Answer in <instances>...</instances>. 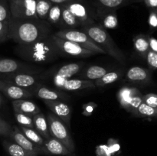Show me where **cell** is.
<instances>
[{
	"instance_id": "obj_1",
	"label": "cell",
	"mask_w": 157,
	"mask_h": 156,
	"mask_svg": "<svg viewBox=\"0 0 157 156\" xmlns=\"http://www.w3.org/2000/svg\"><path fill=\"white\" fill-rule=\"evenodd\" d=\"M50 24L47 21L18 19L11 17L9 19V39L18 44H26L36 41L51 34Z\"/></svg>"
},
{
	"instance_id": "obj_2",
	"label": "cell",
	"mask_w": 157,
	"mask_h": 156,
	"mask_svg": "<svg viewBox=\"0 0 157 156\" xmlns=\"http://www.w3.org/2000/svg\"><path fill=\"white\" fill-rule=\"evenodd\" d=\"M53 34L36 41L26 44H18L16 53L21 59L32 63L44 64L55 61L61 55L54 41Z\"/></svg>"
},
{
	"instance_id": "obj_3",
	"label": "cell",
	"mask_w": 157,
	"mask_h": 156,
	"mask_svg": "<svg viewBox=\"0 0 157 156\" xmlns=\"http://www.w3.org/2000/svg\"><path fill=\"white\" fill-rule=\"evenodd\" d=\"M81 31L88 35L89 38L98 47L103 49L106 54L111 56L121 64H125L126 58L124 54L117 45L106 28H104L101 24L94 22L81 26Z\"/></svg>"
},
{
	"instance_id": "obj_4",
	"label": "cell",
	"mask_w": 157,
	"mask_h": 156,
	"mask_svg": "<svg viewBox=\"0 0 157 156\" xmlns=\"http://www.w3.org/2000/svg\"><path fill=\"white\" fill-rule=\"evenodd\" d=\"M47 121L50 136L60 141L71 153L74 152L75 150V143L67 125L52 113H48Z\"/></svg>"
},
{
	"instance_id": "obj_5",
	"label": "cell",
	"mask_w": 157,
	"mask_h": 156,
	"mask_svg": "<svg viewBox=\"0 0 157 156\" xmlns=\"http://www.w3.org/2000/svg\"><path fill=\"white\" fill-rule=\"evenodd\" d=\"M54 35L58 38H62V39L73 41V42L79 44L81 47L94 52L96 54H106V52L103 49L98 47L89 38L88 35H86L82 31H78L75 30V29H64V30L58 31Z\"/></svg>"
},
{
	"instance_id": "obj_6",
	"label": "cell",
	"mask_w": 157,
	"mask_h": 156,
	"mask_svg": "<svg viewBox=\"0 0 157 156\" xmlns=\"http://www.w3.org/2000/svg\"><path fill=\"white\" fill-rule=\"evenodd\" d=\"M9 6L12 18L39 20L36 15V0H9Z\"/></svg>"
},
{
	"instance_id": "obj_7",
	"label": "cell",
	"mask_w": 157,
	"mask_h": 156,
	"mask_svg": "<svg viewBox=\"0 0 157 156\" xmlns=\"http://www.w3.org/2000/svg\"><path fill=\"white\" fill-rule=\"evenodd\" d=\"M54 41L56 44L58 50L61 52V55L64 54L67 56L78 57V58H86L94 55L96 54L90 50L81 47L79 44L73 42V41H67V40L62 39L61 38L55 36L53 34Z\"/></svg>"
},
{
	"instance_id": "obj_8",
	"label": "cell",
	"mask_w": 157,
	"mask_h": 156,
	"mask_svg": "<svg viewBox=\"0 0 157 156\" xmlns=\"http://www.w3.org/2000/svg\"><path fill=\"white\" fill-rule=\"evenodd\" d=\"M65 5L79 21L81 26L96 22L93 12L83 0H71Z\"/></svg>"
},
{
	"instance_id": "obj_9",
	"label": "cell",
	"mask_w": 157,
	"mask_h": 156,
	"mask_svg": "<svg viewBox=\"0 0 157 156\" xmlns=\"http://www.w3.org/2000/svg\"><path fill=\"white\" fill-rule=\"evenodd\" d=\"M84 64L83 63H71L65 64L58 69V71L54 75L53 82L55 86L60 90H62L64 83L71 77L81 71Z\"/></svg>"
},
{
	"instance_id": "obj_10",
	"label": "cell",
	"mask_w": 157,
	"mask_h": 156,
	"mask_svg": "<svg viewBox=\"0 0 157 156\" xmlns=\"http://www.w3.org/2000/svg\"><path fill=\"white\" fill-rule=\"evenodd\" d=\"M17 72H26V73H35L31 70L30 67L18 61L9 59V58L0 59V79H2L8 75L17 73Z\"/></svg>"
},
{
	"instance_id": "obj_11",
	"label": "cell",
	"mask_w": 157,
	"mask_h": 156,
	"mask_svg": "<svg viewBox=\"0 0 157 156\" xmlns=\"http://www.w3.org/2000/svg\"><path fill=\"white\" fill-rule=\"evenodd\" d=\"M0 92H2L9 99H14V100L25 99L28 98H31L33 96L32 92L29 91L28 89L18 87L1 79H0Z\"/></svg>"
},
{
	"instance_id": "obj_12",
	"label": "cell",
	"mask_w": 157,
	"mask_h": 156,
	"mask_svg": "<svg viewBox=\"0 0 157 156\" xmlns=\"http://www.w3.org/2000/svg\"><path fill=\"white\" fill-rule=\"evenodd\" d=\"M48 108L54 115L59 118L67 128L70 127L71 110L70 106L61 100H44Z\"/></svg>"
},
{
	"instance_id": "obj_13",
	"label": "cell",
	"mask_w": 157,
	"mask_h": 156,
	"mask_svg": "<svg viewBox=\"0 0 157 156\" xmlns=\"http://www.w3.org/2000/svg\"><path fill=\"white\" fill-rule=\"evenodd\" d=\"M9 138L14 142L18 144V145H20L21 148H23L29 152L33 153L37 155L39 154H43L41 147L36 145L33 142H31L28 138H26V136L20 130L19 127H17L16 125L12 126V132Z\"/></svg>"
},
{
	"instance_id": "obj_14",
	"label": "cell",
	"mask_w": 157,
	"mask_h": 156,
	"mask_svg": "<svg viewBox=\"0 0 157 156\" xmlns=\"http://www.w3.org/2000/svg\"><path fill=\"white\" fill-rule=\"evenodd\" d=\"M1 80H4L11 83L15 86H18V87L27 89L29 87L35 86L37 84L38 77L35 75H32L30 73L17 72V73L8 75L6 77Z\"/></svg>"
},
{
	"instance_id": "obj_15",
	"label": "cell",
	"mask_w": 157,
	"mask_h": 156,
	"mask_svg": "<svg viewBox=\"0 0 157 156\" xmlns=\"http://www.w3.org/2000/svg\"><path fill=\"white\" fill-rule=\"evenodd\" d=\"M126 78L127 80L134 84H146L151 80V74L147 69L135 66L127 70Z\"/></svg>"
},
{
	"instance_id": "obj_16",
	"label": "cell",
	"mask_w": 157,
	"mask_h": 156,
	"mask_svg": "<svg viewBox=\"0 0 157 156\" xmlns=\"http://www.w3.org/2000/svg\"><path fill=\"white\" fill-rule=\"evenodd\" d=\"M41 148L43 154L55 155H65L71 154V151L60 141L52 136L44 140Z\"/></svg>"
},
{
	"instance_id": "obj_17",
	"label": "cell",
	"mask_w": 157,
	"mask_h": 156,
	"mask_svg": "<svg viewBox=\"0 0 157 156\" xmlns=\"http://www.w3.org/2000/svg\"><path fill=\"white\" fill-rule=\"evenodd\" d=\"M32 94L36 95L37 97L43 100H62L67 99V96L60 91L51 90L43 86L38 85L34 88Z\"/></svg>"
},
{
	"instance_id": "obj_18",
	"label": "cell",
	"mask_w": 157,
	"mask_h": 156,
	"mask_svg": "<svg viewBox=\"0 0 157 156\" xmlns=\"http://www.w3.org/2000/svg\"><path fill=\"white\" fill-rule=\"evenodd\" d=\"M12 106H13L14 112H18V113L32 116V117L41 112L39 107L37 106L36 103L32 101L26 100V99L14 100L12 102Z\"/></svg>"
},
{
	"instance_id": "obj_19",
	"label": "cell",
	"mask_w": 157,
	"mask_h": 156,
	"mask_svg": "<svg viewBox=\"0 0 157 156\" xmlns=\"http://www.w3.org/2000/svg\"><path fill=\"white\" fill-rule=\"evenodd\" d=\"M33 119L34 128L44 138L47 139L51 137L50 132L48 129V124L47 118L45 117L42 113H38L32 117Z\"/></svg>"
},
{
	"instance_id": "obj_20",
	"label": "cell",
	"mask_w": 157,
	"mask_h": 156,
	"mask_svg": "<svg viewBox=\"0 0 157 156\" xmlns=\"http://www.w3.org/2000/svg\"><path fill=\"white\" fill-rule=\"evenodd\" d=\"M107 70L104 67L94 65L86 68L84 71L81 72L78 74V77L82 78L83 80H97L102 77L104 74L107 73Z\"/></svg>"
},
{
	"instance_id": "obj_21",
	"label": "cell",
	"mask_w": 157,
	"mask_h": 156,
	"mask_svg": "<svg viewBox=\"0 0 157 156\" xmlns=\"http://www.w3.org/2000/svg\"><path fill=\"white\" fill-rule=\"evenodd\" d=\"M95 87L96 86L92 80L83 79H69L64 83L62 90L75 91V90H84V89L92 88Z\"/></svg>"
},
{
	"instance_id": "obj_22",
	"label": "cell",
	"mask_w": 157,
	"mask_h": 156,
	"mask_svg": "<svg viewBox=\"0 0 157 156\" xmlns=\"http://www.w3.org/2000/svg\"><path fill=\"white\" fill-rule=\"evenodd\" d=\"M140 93H141L138 89L134 88V87H124L120 89L117 96V99L121 106L124 110H127L129 102H130L132 98Z\"/></svg>"
},
{
	"instance_id": "obj_23",
	"label": "cell",
	"mask_w": 157,
	"mask_h": 156,
	"mask_svg": "<svg viewBox=\"0 0 157 156\" xmlns=\"http://www.w3.org/2000/svg\"><path fill=\"white\" fill-rule=\"evenodd\" d=\"M61 18L64 29H73L81 26V23L75 18L65 4L61 5Z\"/></svg>"
},
{
	"instance_id": "obj_24",
	"label": "cell",
	"mask_w": 157,
	"mask_h": 156,
	"mask_svg": "<svg viewBox=\"0 0 157 156\" xmlns=\"http://www.w3.org/2000/svg\"><path fill=\"white\" fill-rule=\"evenodd\" d=\"M133 45H134L135 50L138 54L146 58L147 54L150 50V45H149L148 36L145 35H138L133 38Z\"/></svg>"
},
{
	"instance_id": "obj_25",
	"label": "cell",
	"mask_w": 157,
	"mask_h": 156,
	"mask_svg": "<svg viewBox=\"0 0 157 156\" xmlns=\"http://www.w3.org/2000/svg\"><path fill=\"white\" fill-rule=\"evenodd\" d=\"M2 145L11 156H38L37 154L27 151L15 142L5 140L2 142Z\"/></svg>"
},
{
	"instance_id": "obj_26",
	"label": "cell",
	"mask_w": 157,
	"mask_h": 156,
	"mask_svg": "<svg viewBox=\"0 0 157 156\" xmlns=\"http://www.w3.org/2000/svg\"><path fill=\"white\" fill-rule=\"evenodd\" d=\"M47 21L50 24L58 25V27H64L61 18V5L52 4L48 15Z\"/></svg>"
},
{
	"instance_id": "obj_27",
	"label": "cell",
	"mask_w": 157,
	"mask_h": 156,
	"mask_svg": "<svg viewBox=\"0 0 157 156\" xmlns=\"http://www.w3.org/2000/svg\"><path fill=\"white\" fill-rule=\"evenodd\" d=\"M20 130L22 132L23 134L26 136V138L29 139L31 142H33L36 145L39 147H42L45 139L35 129L32 128H29V127L19 126ZM42 149V148H41Z\"/></svg>"
},
{
	"instance_id": "obj_28",
	"label": "cell",
	"mask_w": 157,
	"mask_h": 156,
	"mask_svg": "<svg viewBox=\"0 0 157 156\" xmlns=\"http://www.w3.org/2000/svg\"><path fill=\"white\" fill-rule=\"evenodd\" d=\"M101 16V25L104 28L113 29L117 27L118 20L114 10H108Z\"/></svg>"
},
{
	"instance_id": "obj_29",
	"label": "cell",
	"mask_w": 157,
	"mask_h": 156,
	"mask_svg": "<svg viewBox=\"0 0 157 156\" xmlns=\"http://www.w3.org/2000/svg\"><path fill=\"white\" fill-rule=\"evenodd\" d=\"M122 71H110L107 72L104 74L102 77L95 80L94 84L96 87H102L108 85V84H113L115 81L118 80L122 76Z\"/></svg>"
},
{
	"instance_id": "obj_30",
	"label": "cell",
	"mask_w": 157,
	"mask_h": 156,
	"mask_svg": "<svg viewBox=\"0 0 157 156\" xmlns=\"http://www.w3.org/2000/svg\"><path fill=\"white\" fill-rule=\"evenodd\" d=\"M52 3L48 0H36V15L41 21H47Z\"/></svg>"
},
{
	"instance_id": "obj_31",
	"label": "cell",
	"mask_w": 157,
	"mask_h": 156,
	"mask_svg": "<svg viewBox=\"0 0 157 156\" xmlns=\"http://www.w3.org/2000/svg\"><path fill=\"white\" fill-rule=\"evenodd\" d=\"M139 1L141 0H98L101 6L107 10H114L130 2H136Z\"/></svg>"
},
{
	"instance_id": "obj_32",
	"label": "cell",
	"mask_w": 157,
	"mask_h": 156,
	"mask_svg": "<svg viewBox=\"0 0 157 156\" xmlns=\"http://www.w3.org/2000/svg\"><path fill=\"white\" fill-rule=\"evenodd\" d=\"M134 116L157 118V108L150 106L144 102H142L136 110Z\"/></svg>"
},
{
	"instance_id": "obj_33",
	"label": "cell",
	"mask_w": 157,
	"mask_h": 156,
	"mask_svg": "<svg viewBox=\"0 0 157 156\" xmlns=\"http://www.w3.org/2000/svg\"><path fill=\"white\" fill-rule=\"evenodd\" d=\"M14 113H15V118L16 119V122L19 124L20 126L34 128L33 119H32V116L18 113V112H14Z\"/></svg>"
},
{
	"instance_id": "obj_34",
	"label": "cell",
	"mask_w": 157,
	"mask_h": 156,
	"mask_svg": "<svg viewBox=\"0 0 157 156\" xmlns=\"http://www.w3.org/2000/svg\"><path fill=\"white\" fill-rule=\"evenodd\" d=\"M143 102V95L141 93L140 94L136 95V96H133V98L131 99L130 102H129L128 106L127 108V111L128 113H130L131 114H133V116L136 113V110L139 107V106L140 105L141 103Z\"/></svg>"
},
{
	"instance_id": "obj_35",
	"label": "cell",
	"mask_w": 157,
	"mask_h": 156,
	"mask_svg": "<svg viewBox=\"0 0 157 156\" xmlns=\"http://www.w3.org/2000/svg\"><path fill=\"white\" fill-rule=\"evenodd\" d=\"M11 18V12L9 6L6 1L0 0V21H9Z\"/></svg>"
},
{
	"instance_id": "obj_36",
	"label": "cell",
	"mask_w": 157,
	"mask_h": 156,
	"mask_svg": "<svg viewBox=\"0 0 157 156\" xmlns=\"http://www.w3.org/2000/svg\"><path fill=\"white\" fill-rule=\"evenodd\" d=\"M9 39V21H0V43Z\"/></svg>"
},
{
	"instance_id": "obj_37",
	"label": "cell",
	"mask_w": 157,
	"mask_h": 156,
	"mask_svg": "<svg viewBox=\"0 0 157 156\" xmlns=\"http://www.w3.org/2000/svg\"><path fill=\"white\" fill-rule=\"evenodd\" d=\"M146 60L148 64L149 67L152 70H156L157 69V53L154 51H152L150 50L146 56Z\"/></svg>"
},
{
	"instance_id": "obj_38",
	"label": "cell",
	"mask_w": 157,
	"mask_h": 156,
	"mask_svg": "<svg viewBox=\"0 0 157 156\" xmlns=\"http://www.w3.org/2000/svg\"><path fill=\"white\" fill-rule=\"evenodd\" d=\"M12 132V126L0 118V136L9 138Z\"/></svg>"
},
{
	"instance_id": "obj_39",
	"label": "cell",
	"mask_w": 157,
	"mask_h": 156,
	"mask_svg": "<svg viewBox=\"0 0 157 156\" xmlns=\"http://www.w3.org/2000/svg\"><path fill=\"white\" fill-rule=\"evenodd\" d=\"M143 102L150 106L157 108V94L148 93V94L143 95Z\"/></svg>"
},
{
	"instance_id": "obj_40",
	"label": "cell",
	"mask_w": 157,
	"mask_h": 156,
	"mask_svg": "<svg viewBox=\"0 0 157 156\" xmlns=\"http://www.w3.org/2000/svg\"><path fill=\"white\" fill-rule=\"evenodd\" d=\"M107 145H108L113 155V154H119L120 151H121V145H120V143L117 139H109L108 141H107Z\"/></svg>"
},
{
	"instance_id": "obj_41",
	"label": "cell",
	"mask_w": 157,
	"mask_h": 156,
	"mask_svg": "<svg viewBox=\"0 0 157 156\" xmlns=\"http://www.w3.org/2000/svg\"><path fill=\"white\" fill-rule=\"evenodd\" d=\"M96 154L98 156H113L107 145H100L96 148Z\"/></svg>"
},
{
	"instance_id": "obj_42",
	"label": "cell",
	"mask_w": 157,
	"mask_h": 156,
	"mask_svg": "<svg viewBox=\"0 0 157 156\" xmlns=\"http://www.w3.org/2000/svg\"><path fill=\"white\" fill-rule=\"evenodd\" d=\"M97 106H98V105L94 102H87V103L84 104V105L83 106V115H84V116H90V115L92 114V113H93L94 110Z\"/></svg>"
},
{
	"instance_id": "obj_43",
	"label": "cell",
	"mask_w": 157,
	"mask_h": 156,
	"mask_svg": "<svg viewBox=\"0 0 157 156\" xmlns=\"http://www.w3.org/2000/svg\"><path fill=\"white\" fill-rule=\"evenodd\" d=\"M148 23L151 28L157 30V12L155 11V9L151 10L150 12V15H149Z\"/></svg>"
},
{
	"instance_id": "obj_44",
	"label": "cell",
	"mask_w": 157,
	"mask_h": 156,
	"mask_svg": "<svg viewBox=\"0 0 157 156\" xmlns=\"http://www.w3.org/2000/svg\"><path fill=\"white\" fill-rule=\"evenodd\" d=\"M149 45H150V50L157 53V39L153 37L148 36Z\"/></svg>"
},
{
	"instance_id": "obj_45",
	"label": "cell",
	"mask_w": 157,
	"mask_h": 156,
	"mask_svg": "<svg viewBox=\"0 0 157 156\" xmlns=\"http://www.w3.org/2000/svg\"><path fill=\"white\" fill-rule=\"evenodd\" d=\"M146 6L151 9H157V0H144Z\"/></svg>"
},
{
	"instance_id": "obj_46",
	"label": "cell",
	"mask_w": 157,
	"mask_h": 156,
	"mask_svg": "<svg viewBox=\"0 0 157 156\" xmlns=\"http://www.w3.org/2000/svg\"><path fill=\"white\" fill-rule=\"evenodd\" d=\"M48 1L51 2L52 4L64 5V4H67V2H71V0H48Z\"/></svg>"
},
{
	"instance_id": "obj_47",
	"label": "cell",
	"mask_w": 157,
	"mask_h": 156,
	"mask_svg": "<svg viewBox=\"0 0 157 156\" xmlns=\"http://www.w3.org/2000/svg\"><path fill=\"white\" fill-rule=\"evenodd\" d=\"M2 102H3L2 97L1 94H0V107H1V106H2Z\"/></svg>"
},
{
	"instance_id": "obj_48",
	"label": "cell",
	"mask_w": 157,
	"mask_h": 156,
	"mask_svg": "<svg viewBox=\"0 0 157 156\" xmlns=\"http://www.w3.org/2000/svg\"><path fill=\"white\" fill-rule=\"evenodd\" d=\"M155 11H156V12H157V9H155Z\"/></svg>"
}]
</instances>
